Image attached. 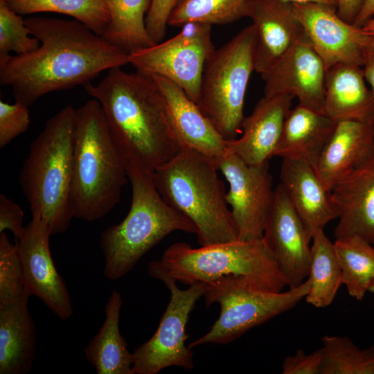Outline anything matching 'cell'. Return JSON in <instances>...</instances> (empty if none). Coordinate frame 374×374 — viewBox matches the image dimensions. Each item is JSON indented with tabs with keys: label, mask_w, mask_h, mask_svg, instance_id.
Segmentation results:
<instances>
[{
	"label": "cell",
	"mask_w": 374,
	"mask_h": 374,
	"mask_svg": "<svg viewBox=\"0 0 374 374\" xmlns=\"http://www.w3.org/2000/svg\"><path fill=\"white\" fill-rule=\"evenodd\" d=\"M38 48L0 59V84L29 107L42 96L84 85L99 73L129 64V54L75 19H24Z\"/></svg>",
	"instance_id": "1"
},
{
	"label": "cell",
	"mask_w": 374,
	"mask_h": 374,
	"mask_svg": "<svg viewBox=\"0 0 374 374\" xmlns=\"http://www.w3.org/2000/svg\"><path fill=\"white\" fill-rule=\"evenodd\" d=\"M84 88L99 102L126 164L152 173L182 148L163 94L151 75L114 67L100 82H89Z\"/></svg>",
	"instance_id": "2"
},
{
	"label": "cell",
	"mask_w": 374,
	"mask_h": 374,
	"mask_svg": "<svg viewBox=\"0 0 374 374\" xmlns=\"http://www.w3.org/2000/svg\"><path fill=\"white\" fill-rule=\"evenodd\" d=\"M128 180L126 162L111 134L99 102L75 109L71 183L74 217L98 220L118 204Z\"/></svg>",
	"instance_id": "3"
},
{
	"label": "cell",
	"mask_w": 374,
	"mask_h": 374,
	"mask_svg": "<svg viewBox=\"0 0 374 374\" xmlns=\"http://www.w3.org/2000/svg\"><path fill=\"white\" fill-rule=\"evenodd\" d=\"M217 170L213 160L182 147L176 156L151 173L163 199L195 225L201 246L239 240Z\"/></svg>",
	"instance_id": "4"
},
{
	"label": "cell",
	"mask_w": 374,
	"mask_h": 374,
	"mask_svg": "<svg viewBox=\"0 0 374 374\" xmlns=\"http://www.w3.org/2000/svg\"><path fill=\"white\" fill-rule=\"evenodd\" d=\"M75 109L66 105L50 118L30 150L19 184L32 215L40 216L50 234L64 233L74 217L71 183Z\"/></svg>",
	"instance_id": "5"
},
{
	"label": "cell",
	"mask_w": 374,
	"mask_h": 374,
	"mask_svg": "<svg viewBox=\"0 0 374 374\" xmlns=\"http://www.w3.org/2000/svg\"><path fill=\"white\" fill-rule=\"evenodd\" d=\"M132 186L129 212L119 224L101 233L104 275L117 280L130 272L153 247L172 232L197 234L195 225L168 205L156 188L151 172L126 164Z\"/></svg>",
	"instance_id": "6"
},
{
	"label": "cell",
	"mask_w": 374,
	"mask_h": 374,
	"mask_svg": "<svg viewBox=\"0 0 374 374\" xmlns=\"http://www.w3.org/2000/svg\"><path fill=\"white\" fill-rule=\"evenodd\" d=\"M148 270L162 272L186 285L211 283L226 276L245 278L253 287L280 292L287 286L271 253L262 239L235 240L199 248L186 242L168 247Z\"/></svg>",
	"instance_id": "7"
},
{
	"label": "cell",
	"mask_w": 374,
	"mask_h": 374,
	"mask_svg": "<svg viewBox=\"0 0 374 374\" xmlns=\"http://www.w3.org/2000/svg\"><path fill=\"white\" fill-rule=\"evenodd\" d=\"M254 46L251 24L215 49L204 66L197 104L226 141L242 130L245 93L255 71Z\"/></svg>",
	"instance_id": "8"
},
{
	"label": "cell",
	"mask_w": 374,
	"mask_h": 374,
	"mask_svg": "<svg viewBox=\"0 0 374 374\" xmlns=\"http://www.w3.org/2000/svg\"><path fill=\"white\" fill-rule=\"evenodd\" d=\"M307 278L287 291L272 292L258 289L244 277L226 276L208 284L204 296L207 307L215 303L220 307L217 319L202 337L188 347L209 343L226 344L250 329L295 307L309 291Z\"/></svg>",
	"instance_id": "9"
},
{
	"label": "cell",
	"mask_w": 374,
	"mask_h": 374,
	"mask_svg": "<svg viewBox=\"0 0 374 374\" xmlns=\"http://www.w3.org/2000/svg\"><path fill=\"white\" fill-rule=\"evenodd\" d=\"M148 273L166 285L170 298L154 334L132 353V374H157L173 366L191 370L194 367L193 353L185 344L188 337L186 324L208 284L199 283L180 290L177 281L169 276L153 270H148Z\"/></svg>",
	"instance_id": "10"
},
{
	"label": "cell",
	"mask_w": 374,
	"mask_h": 374,
	"mask_svg": "<svg viewBox=\"0 0 374 374\" xmlns=\"http://www.w3.org/2000/svg\"><path fill=\"white\" fill-rule=\"evenodd\" d=\"M211 26L199 22L186 23L170 39L129 53V64L136 71L170 80L197 103L204 66L215 49Z\"/></svg>",
	"instance_id": "11"
},
{
	"label": "cell",
	"mask_w": 374,
	"mask_h": 374,
	"mask_svg": "<svg viewBox=\"0 0 374 374\" xmlns=\"http://www.w3.org/2000/svg\"><path fill=\"white\" fill-rule=\"evenodd\" d=\"M217 168L229 185L225 199L231 206L239 240L262 239L275 195L268 161L250 165L228 151Z\"/></svg>",
	"instance_id": "12"
},
{
	"label": "cell",
	"mask_w": 374,
	"mask_h": 374,
	"mask_svg": "<svg viewBox=\"0 0 374 374\" xmlns=\"http://www.w3.org/2000/svg\"><path fill=\"white\" fill-rule=\"evenodd\" d=\"M262 240L287 287L294 288L303 283L310 271L312 236L280 184L275 188Z\"/></svg>",
	"instance_id": "13"
},
{
	"label": "cell",
	"mask_w": 374,
	"mask_h": 374,
	"mask_svg": "<svg viewBox=\"0 0 374 374\" xmlns=\"http://www.w3.org/2000/svg\"><path fill=\"white\" fill-rule=\"evenodd\" d=\"M50 234L45 221L32 215L17 240L24 278L30 295L40 299L62 320L73 314L67 287L54 265L49 247Z\"/></svg>",
	"instance_id": "14"
},
{
	"label": "cell",
	"mask_w": 374,
	"mask_h": 374,
	"mask_svg": "<svg viewBox=\"0 0 374 374\" xmlns=\"http://www.w3.org/2000/svg\"><path fill=\"white\" fill-rule=\"evenodd\" d=\"M326 66L304 33L266 73L264 96L290 95L299 104L323 114Z\"/></svg>",
	"instance_id": "15"
},
{
	"label": "cell",
	"mask_w": 374,
	"mask_h": 374,
	"mask_svg": "<svg viewBox=\"0 0 374 374\" xmlns=\"http://www.w3.org/2000/svg\"><path fill=\"white\" fill-rule=\"evenodd\" d=\"M292 5L326 69L340 63L362 66L363 48L368 35L362 28L341 19L333 6L317 3Z\"/></svg>",
	"instance_id": "16"
},
{
	"label": "cell",
	"mask_w": 374,
	"mask_h": 374,
	"mask_svg": "<svg viewBox=\"0 0 374 374\" xmlns=\"http://www.w3.org/2000/svg\"><path fill=\"white\" fill-rule=\"evenodd\" d=\"M246 17L255 34V71L268 72L305 33L291 3L248 0Z\"/></svg>",
	"instance_id": "17"
},
{
	"label": "cell",
	"mask_w": 374,
	"mask_h": 374,
	"mask_svg": "<svg viewBox=\"0 0 374 374\" xmlns=\"http://www.w3.org/2000/svg\"><path fill=\"white\" fill-rule=\"evenodd\" d=\"M151 76L163 94L170 125L181 145L211 159L217 165L228 152L226 140L179 85L160 75Z\"/></svg>",
	"instance_id": "18"
},
{
	"label": "cell",
	"mask_w": 374,
	"mask_h": 374,
	"mask_svg": "<svg viewBox=\"0 0 374 374\" xmlns=\"http://www.w3.org/2000/svg\"><path fill=\"white\" fill-rule=\"evenodd\" d=\"M330 192L338 212L335 239L356 235L374 245V154Z\"/></svg>",
	"instance_id": "19"
},
{
	"label": "cell",
	"mask_w": 374,
	"mask_h": 374,
	"mask_svg": "<svg viewBox=\"0 0 374 374\" xmlns=\"http://www.w3.org/2000/svg\"><path fill=\"white\" fill-rule=\"evenodd\" d=\"M282 159L280 184L312 236L338 218L331 192L309 163L297 159Z\"/></svg>",
	"instance_id": "20"
},
{
	"label": "cell",
	"mask_w": 374,
	"mask_h": 374,
	"mask_svg": "<svg viewBox=\"0 0 374 374\" xmlns=\"http://www.w3.org/2000/svg\"><path fill=\"white\" fill-rule=\"evenodd\" d=\"M373 154L374 121L340 120L336 122L315 169L331 190Z\"/></svg>",
	"instance_id": "21"
},
{
	"label": "cell",
	"mask_w": 374,
	"mask_h": 374,
	"mask_svg": "<svg viewBox=\"0 0 374 374\" xmlns=\"http://www.w3.org/2000/svg\"><path fill=\"white\" fill-rule=\"evenodd\" d=\"M293 98L290 95L260 98L251 114L244 118L242 136L226 141L228 151L250 165L273 157Z\"/></svg>",
	"instance_id": "22"
},
{
	"label": "cell",
	"mask_w": 374,
	"mask_h": 374,
	"mask_svg": "<svg viewBox=\"0 0 374 374\" xmlns=\"http://www.w3.org/2000/svg\"><path fill=\"white\" fill-rule=\"evenodd\" d=\"M361 66L340 63L326 71L323 114L338 121H374V91Z\"/></svg>",
	"instance_id": "23"
},
{
	"label": "cell",
	"mask_w": 374,
	"mask_h": 374,
	"mask_svg": "<svg viewBox=\"0 0 374 374\" xmlns=\"http://www.w3.org/2000/svg\"><path fill=\"white\" fill-rule=\"evenodd\" d=\"M336 122L322 113L298 104L285 118L273 157L301 159L315 168Z\"/></svg>",
	"instance_id": "24"
},
{
	"label": "cell",
	"mask_w": 374,
	"mask_h": 374,
	"mask_svg": "<svg viewBox=\"0 0 374 374\" xmlns=\"http://www.w3.org/2000/svg\"><path fill=\"white\" fill-rule=\"evenodd\" d=\"M28 299L0 305V374H26L36 352V332Z\"/></svg>",
	"instance_id": "25"
},
{
	"label": "cell",
	"mask_w": 374,
	"mask_h": 374,
	"mask_svg": "<svg viewBox=\"0 0 374 374\" xmlns=\"http://www.w3.org/2000/svg\"><path fill=\"white\" fill-rule=\"evenodd\" d=\"M122 304L121 293L114 290L105 305V321L84 348L85 356L97 374H132L133 355L119 330Z\"/></svg>",
	"instance_id": "26"
},
{
	"label": "cell",
	"mask_w": 374,
	"mask_h": 374,
	"mask_svg": "<svg viewBox=\"0 0 374 374\" xmlns=\"http://www.w3.org/2000/svg\"><path fill=\"white\" fill-rule=\"evenodd\" d=\"M109 21L101 35L127 53L156 44L150 38L145 17L152 0H103Z\"/></svg>",
	"instance_id": "27"
},
{
	"label": "cell",
	"mask_w": 374,
	"mask_h": 374,
	"mask_svg": "<svg viewBox=\"0 0 374 374\" xmlns=\"http://www.w3.org/2000/svg\"><path fill=\"white\" fill-rule=\"evenodd\" d=\"M309 291L305 299L316 308L330 305L342 284L341 270L334 242L326 235L323 229L316 231L312 236Z\"/></svg>",
	"instance_id": "28"
},
{
	"label": "cell",
	"mask_w": 374,
	"mask_h": 374,
	"mask_svg": "<svg viewBox=\"0 0 374 374\" xmlns=\"http://www.w3.org/2000/svg\"><path fill=\"white\" fill-rule=\"evenodd\" d=\"M334 247L341 270V281L348 294L363 299L374 280V245L350 235L335 239Z\"/></svg>",
	"instance_id": "29"
},
{
	"label": "cell",
	"mask_w": 374,
	"mask_h": 374,
	"mask_svg": "<svg viewBox=\"0 0 374 374\" xmlns=\"http://www.w3.org/2000/svg\"><path fill=\"white\" fill-rule=\"evenodd\" d=\"M6 2L20 15L55 12L71 16L100 36L109 21V12L103 0H6Z\"/></svg>",
	"instance_id": "30"
},
{
	"label": "cell",
	"mask_w": 374,
	"mask_h": 374,
	"mask_svg": "<svg viewBox=\"0 0 374 374\" xmlns=\"http://www.w3.org/2000/svg\"><path fill=\"white\" fill-rule=\"evenodd\" d=\"M248 0H177L168 25L181 27L188 22L224 25L246 17Z\"/></svg>",
	"instance_id": "31"
},
{
	"label": "cell",
	"mask_w": 374,
	"mask_h": 374,
	"mask_svg": "<svg viewBox=\"0 0 374 374\" xmlns=\"http://www.w3.org/2000/svg\"><path fill=\"white\" fill-rule=\"evenodd\" d=\"M323 360L319 374H374V346L361 349L348 337L321 338Z\"/></svg>",
	"instance_id": "32"
},
{
	"label": "cell",
	"mask_w": 374,
	"mask_h": 374,
	"mask_svg": "<svg viewBox=\"0 0 374 374\" xmlns=\"http://www.w3.org/2000/svg\"><path fill=\"white\" fill-rule=\"evenodd\" d=\"M19 256L18 243L0 233V305L18 303L30 297Z\"/></svg>",
	"instance_id": "33"
},
{
	"label": "cell",
	"mask_w": 374,
	"mask_h": 374,
	"mask_svg": "<svg viewBox=\"0 0 374 374\" xmlns=\"http://www.w3.org/2000/svg\"><path fill=\"white\" fill-rule=\"evenodd\" d=\"M39 44V41L30 35L21 15L13 11L6 0H0V59L10 55V52L26 54Z\"/></svg>",
	"instance_id": "34"
},
{
	"label": "cell",
	"mask_w": 374,
	"mask_h": 374,
	"mask_svg": "<svg viewBox=\"0 0 374 374\" xmlns=\"http://www.w3.org/2000/svg\"><path fill=\"white\" fill-rule=\"evenodd\" d=\"M28 107L15 101L10 104L0 100V148H3L19 135L24 133L30 124Z\"/></svg>",
	"instance_id": "35"
},
{
	"label": "cell",
	"mask_w": 374,
	"mask_h": 374,
	"mask_svg": "<svg viewBox=\"0 0 374 374\" xmlns=\"http://www.w3.org/2000/svg\"><path fill=\"white\" fill-rule=\"evenodd\" d=\"M177 0H152L145 17L148 33L155 44L163 41L168 21Z\"/></svg>",
	"instance_id": "36"
},
{
	"label": "cell",
	"mask_w": 374,
	"mask_h": 374,
	"mask_svg": "<svg viewBox=\"0 0 374 374\" xmlns=\"http://www.w3.org/2000/svg\"><path fill=\"white\" fill-rule=\"evenodd\" d=\"M323 351L322 347L310 353L298 349L287 356L282 364L283 374H319Z\"/></svg>",
	"instance_id": "37"
},
{
	"label": "cell",
	"mask_w": 374,
	"mask_h": 374,
	"mask_svg": "<svg viewBox=\"0 0 374 374\" xmlns=\"http://www.w3.org/2000/svg\"><path fill=\"white\" fill-rule=\"evenodd\" d=\"M24 211L19 205L4 195H0V233L8 229L18 240L24 229Z\"/></svg>",
	"instance_id": "38"
},
{
	"label": "cell",
	"mask_w": 374,
	"mask_h": 374,
	"mask_svg": "<svg viewBox=\"0 0 374 374\" xmlns=\"http://www.w3.org/2000/svg\"><path fill=\"white\" fill-rule=\"evenodd\" d=\"M363 48V71L366 80L374 91V35L367 34Z\"/></svg>",
	"instance_id": "39"
},
{
	"label": "cell",
	"mask_w": 374,
	"mask_h": 374,
	"mask_svg": "<svg viewBox=\"0 0 374 374\" xmlns=\"http://www.w3.org/2000/svg\"><path fill=\"white\" fill-rule=\"evenodd\" d=\"M364 0H339L337 14L344 21L353 24Z\"/></svg>",
	"instance_id": "40"
},
{
	"label": "cell",
	"mask_w": 374,
	"mask_h": 374,
	"mask_svg": "<svg viewBox=\"0 0 374 374\" xmlns=\"http://www.w3.org/2000/svg\"><path fill=\"white\" fill-rule=\"evenodd\" d=\"M374 15V0H364L354 21V25L362 28Z\"/></svg>",
	"instance_id": "41"
},
{
	"label": "cell",
	"mask_w": 374,
	"mask_h": 374,
	"mask_svg": "<svg viewBox=\"0 0 374 374\" xmlns=\"http://www.w3.org/2000/svg\"><path fill=\"white\" fill-rule=\"evenodd\" d=\"M289 3H317L337 8L339 0H280Z\"/></svg>",
	"instance_id": "42"
},
{
	"label": "cell",
	"mask_w": 374,
	"mask_h": 374,
	"mask_svg": "<svg viewBox=\"0 0 374 374\" xmlns=\"http://www.w3.org/2000/svg\"><path fill=\"white\" fill-rule=\"evenodd\" d=\"M362 30L368 35H374V15L362 27Z\"/></svg>",
	"instance_id": "43"
},
{
	"label": "cell",
	"mask_w": 374,
	"mask_h": 374,
	"mask_svg": "<svg viewBox=\"0 0 374 374\" xmlns=\"http://www.w3.org/2000/svg\"><path fill=\"white\" fill-rule=\"evenodd\" d=\"M368 292H371L374 294V280L373 281L372 284L371 285L370 287H369V290H368Z\"/></svg>",
	"instance_id": "44"
}]
</instances>
